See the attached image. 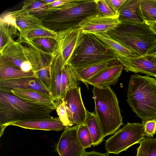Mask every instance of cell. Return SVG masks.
<instances>
[{
	"instance_id": "1",
	"label": "cell",
	"mask_w": 156,
	"mask_h": 156,
	"mask_svg": "<svg viewBox=\"0 0 156 156\" xmlns=\"http://www.w3.org/2000/svg\"><path fill=\"white\" fill-rule=\"evenodd\" d=\"M53 110L46 105L22 99L8 92L0 91V137L5 128L13 122L51 118Z\"/></svg>"
},
{
	"instance_id": "2",
	"label": "cell",
	"mask_w": 156,
	"mask_h": 156,
	"mask_svg": "<svg viewBox=\"0 0 156 156\" xmlns=\"http://www.w3.org/2000/svg\"><path fill=\"white\" fill-rule=\"evenodd\" d=\"M126 101L143 120L156 119V80L148 75H131Z\"/></svg>"
},
{
	"instance_id": "3",
	"label": "cell",
	"mask_w": 156,
	"mask_h": 156,
	"mask_svg": "<svg viewBox=\"0 0 156 156\" xmlns=\"http://www.w3.org/2000/svg\"><path fill=\"white\" fill-rule=\"evenodd\" d=\"M94 0H71L51 10L42 20L43 26L56 32L79 26L86 17L96 14Z\"/></svg>"
},
{
	"instance_id": "4",
	"label": "cell",
	"mask_w": 156,
	"mask_h": 156,
	"mask_svg": "<svg viewBox=\"0 0 156 156\" xmlns=\"http://www.w3.org/2000/svg\"><path fill=\"white\" fill-rule=\"evenodd\" d=\"M105 33L137 56L156 51V34L145 23L121 24Z\"/></svg>"
},
{
	"instance_id": "5",
	"label": "cell",
	"mask_w": 156,
	"mask_h": 156,
	"mask_svg": "<svg viewBox=\"0 0 156 156\" xmlns=\"http://www.w3.org/2000/svg\"><path fill=\"white\" fill-rule=\"evenodd\" d=\"M95 115L105 137L112 135L123 125L119 101L110 86L92 89Z\"/></svg>"
},
{
	"instance_id": "6",
	"label": "cell",
	"mask_w": 156,
	"mask_h": 156,
	"mask_svg": "<svg viewBox=\"0 0 156 156\" xmlns=\"http://www.w3.org/2000/svg\"><path fill=\"white\" fill-rule=\"evenodd\" d=\"M117 60L114 53L93 34H85L68 63L77 69L97 62Z\"/></svg>"
},
{
	"instance_id": "7",
	"label": "cell",
	"mask_w": 156,
	"mask_h": 156,
	"mask_svg": "<svg viewBox=\"0 0 156 156\" xmlns=\"http://www.w3.org/2000/svg\"><path fill=\"white\" fill-rule=\"evenodd\" d=\"M3 56L12 66L25 72L35 71L38 63L36 51L31 46L20 39L11 40L0 51Z\"/></svg>"
},
{
	"instance_id": "8",
	"label": "cell",
	"mask_w": 156,
	"mask_h": 156,
	"mask_svg": "<svg viewBox=\"0 0 156 156\" xmlns=\"http://www.w3.org/2000/svg\"><path fill=\"white\" fill-rule=\"evenodd\" d=\"M145 136L142 123L128 122L106 140L105 148L108 154H117L140 144Z\"/></svg>"
},
{
	"instance_id": "9",
	"label": "cell",
	"mask_w": 156,
	"mask_h": 156,
	"mask_svg": "<svg viewBox=\"0 0 156 156\" xmlns=\"http://www.w3.org/2000/svg\"><path fill=\"white\" fill-rule=\"evenodd\" d=\"M63 100L71 126L73 124L77 126L85 124L87 110L83 101L80 87L78 86L69 90Z\"/></svg>"
},
{
	"instance_id": "10",
	"label": "cell",
	"mask_w": 156,
	"mask_h": 156,
	"mask_svg": "<svg viewBox=\"0 0 156 156\" xmlns=\"http://www.w3.org/2000/svg\"><path fill=\"white\" fill-rule=\"evenodd\" d=\"M116 58L127 72L144 73L156 77V51L141 56Z\"/></svg>"
},
{
	"instance_id": "11",
	"label": "cell",
	"mask_w": 156,
	"mask_h": 156,
	"mask_svg": "<svg viewBox=\"0 0 156 156\" xmlns=\"http://www.w3.org/2000/svg\"><path fill=\"white\" fill-rule=\"evenodd\" d=\"M57 32L58 51L62 55L64 66L69 62L74 51L85 34L79 26Z\"/></svg>"
},
{
	"instance_id": "12",
	"label": "cell",
	"mask_w": 156,
	"mask_h": 156,
	"mask_svg": "<svg viewBox=\"0 0 156 156\" xmlns=\"http://www.w3.org/2000/svg\"><path fill=\"white\" fill-rule=\"evenodd\" d=\"M78 128L68 127L61 134L56 147L60 156H83L86 152L78 137Z\"/></svg>"
},
{
	"instance_id": "13",
	"label": "cell",
	"mask_w": 156,
	"mask_h": 156,
	"mask_svg": "<svg viewBox=\"0 0 156 156\" xmlns=\"http://www.w3.org/2000/svg\"><path fill=\"white\" fill-rule=\"evenodd\" d=\"M4 16L16 27L20 37H25L32 30L45 27L43 25L41 20L22 8L5 13Z\"/></svg>"
},
{
	"instance_id": "14",
	"label": "cell",
	"mask_w": 156,
	"mask_h": 156,
	"mask_svg": "<svg viewBox=\"0 0 156 156\" xmlns=\"http://www.w3.org/2000/svg\"><path fill=\"white\" fill-rule=\"evenodd\" d=\"M119 17V16L108 17L94 14L85 18L79 24V26L84 34L106 33L121 24Z\"/></svg>"
},
{
	"instance_id": "15",
	"label": "cell",
	"mask_w": 156,
	"mask_h": 156,
	"mask_svg": "<svg viewBox=\"0 0 156 156\" xmlns=\"http://www.w3.org/2000/svg\"><path fill=\"white\" fill-rule=\"evenodd\" d=\"M124 69L123 65L117 60L89 79L86 84L99 88L115 85Z\"/></svg>"
},
{
	"instance_id": "16",
	"label": "cell",
	"mask_w": 156,
	"mask_h": 156,
	"mask_svg": "<svg viewBox=\"0 0 156 156\" xmlns=\"http://www.w3.org/2000/svg\"><path fill=\"white\" fill-rule=\"evenodd\" d=\"M15 88L33 90L54 99L48 89L34 76L0 81V91H7Z\"/></svg>"
},
{
	"instance_id": "17",
	"label": "cell",
	"mask_w": 156,
	"mask_h": 156,
	"mask_svg": "<svg viewBox=\"0 0 156 156\" xmlns=\"http://www.w3.org/2000/svg\"><path fill=\"white\" fill-rule=\"evenodd\" d=\"M26 42L36 51L38 56V63L34 72L35 76L42 83L51 93L50 65L52 56L40 48L31 40H27Z\"/></svg>"
},
{
	"instance_id": "18",
	"label": "cell",
	"mask_w": 156,
	"mask_h": 156,
	"mask_svg": "<svg viewBox=\"0 0 156 156\" xmlns=\"http://www.w3.org/2000/svg\"><path fill=\"white\" fill-rule=\"evenodd\" d=\"M13 125L23 128L44 130H55L58 131L64 130L68 127L65 125L58 117L33 120L21 121L11 123Z\"/></svg>"
},
{
	"instance_id": "19",
	"label": "cell",
	"mask_w": 156,
	"mask_h": 156,
	"mask_svg": "<svg viewBox=\"0 0 156 156\" xmlns=\"http://www.w3.org/2000/svg\"><path fill=\"white\" fill-rule=\"evenodd\" d=\"M64 63L62 55L58 51L52 56L50 65L51 93L54 100L58 105L62 102L61 79Z\"/></svg>"
},
{
	"instance_id": "20",
	"label": "cell",
	"mask_w": 156,
	"mask_h": 156,
	"mask_svg": "<svg viewBox=\"0 0 156 156\" xmlns=\"http://www.w3.org/2000/svg\"><path fill=\"white\" fill-rule=\"evenodd\" d=\"M140 0H126L118 11L121 24L145 23L140 6Z\"/></svg>"
},
{
	"instance_id": "21",
	"label": "cell",
	"mask_w": 156,
	"mask_h": 156,
	"mask_svg": "<svg viewBox=\"0 0 156 156\" xmlns=\"http://www.w3.org/2000/svg\"><path fill=\"white\" fill-rule=\"evenodd\" d=\"M18 97L30 102L46 105L53 110L58 105L52 98L44 94L30 89H13L7 91Z\"/></svg>"
},
{
	"instance_id": "22",
	"label": "cell",
	"mask_w": 156,
	"mask_h": 156,
	"mask_svg": "<svg viewBox=\"0 0 156 156\" xmlns=\"http://www.w3.org/2000/svg\"><path fill=\"white\" fill-rule=\"evenodd\" d=\"M33 76L35 77L33 71L24 72L12 65L3 56L0 55V81Z\"/></svg>"
},
{
	"instance_id": "23",
	"label": "cell",
	"mask_w": 156,
	"mask_h": 156,
	"mask_svg": "<svg viewBox=\"0 0 156 156\" xmlns=\"http://www.w3.org/2000/svg\"><path fill=\"white\" fill-rule=\"evenodd\" d=\"M93 34L109 47L114 53L116 58L137 56L122 44L105 33H98Z\"/></svg>"
},
{
	"instance_id": "24",
	"label": "cell",
	"mask_w": 156,
	"mask_h": 156,
	"mask_svg": "<svg viewBox=\"0 0 156 156\" xmlns=\"http://www.w3.org/2000/svg\"><path fill=\"white\" fill-rule=\"evenodd\" d=\"M114 61H104L77 69L73 68L79 80L81 81L88 86L86 84L87 80L108 66Z\"/></svg>"
},
{
	"instance_id": "25",
	"label": "cell",
	"mask_w": 156,
	"mask_h": 156,
	"mask_svg": "<svg viewBox=\"0 0 156 156\" xmlns=\"http://www.w3.org/2000/svg\"><path fill=\"white\" fill-rule=\"evenodd\" d=\"M22 9L42 21L51 11L48 5L41 0H26L23 2Z\"/></svg>"
},
{
	"instance_id": "26",
	"label": "cell",
	"mask_w": 156,
	"mask_h": 156,
	"mask_svg": "<svg viewBox=\"0 0 156 156\" xmlns=\"http://www.w3.org/2000/svg\"><path fill=\"white\" fill-rule=\"evenodd\" d=\"M86 124L91 135L92 145L95 146L100 144L105 136L97 121L94 113L90 112L87 110Z\"/></svg>"
},
{
	"instance_id": "27",
	"label": "cell",
	"mask_w": 156,
	"mask_h": 156,
	"mask_svg": "<svg viewBox=\"0 0 156 156\" xmlns=\"http://www.w3.org/2000/svg\"><path fill=\"white\" fill-rule=\"evenodd\" d=\"M16 27L12 23L0 20V51L11 39L19 35Z\"/></svg>"
},
{
	"instance_id": "28",
	"label": "cell",
	"mask_w": 156,
	"mask_h": 156,
	"mask_svg": "<svg viewBox=\"0 0 156 156\" xmlns=\"http://www.w3.org/2000/svg\"><path fill=\"white\" fill-rule=\"evenodd\" d=\"M140 6L145 22H156V0H140Z\"/></svg>"
},
{
	"instance_id": "29",
	"label": "cell",
	"mask_w": 156,
	"mask_h": 156,
	"mask_svg": "<svg viewBox=\"0 0 156 156\" xmlns=\"http://www.w3.org/2000/svg\"><path fill=\"white\" fill-rule=\"evenodd\" d=\"M30 40L40 48L51 56H54L58 51L57 41L55 39L44 37Z\"/></svg>"
},
{
	"instance_id": "30",
	"label": "cell",
	"mask_w": 156,
	"mask_h": 156,
	"mask_svg": "<svg viewBox=\"0 0 156 156\" xmlns=\"http://www.w3.org/2000/svg\"><path fill=\"white\" fill-rule=\"evenodd\" d=\"M140 144L136 156H156V138L147 137Z\"/></svg>"
},
{
	"instance_id": "31",
	"label": "cell",
	"mask_w": 156,
	"mask_h": 156,
	"mask_svg": "<svg viewBox=\"0 0 156 156\" xmlns=\"http://www.w3.org/2000/svg\"><path fill=\"white\" fill-rule=\"evenodd\" d=\"M96 14L102 16L112 17L119 16L112 9L109 0H95Z\"/></svg>"
},
{
	"instance_id": "32",
	"label": "cell",
	"mask_w": 156,
	"mask_h": 156,
	"mask_svg": "<svg viewBox=\"0 0 156 156\" xmlns=\"http://www.w3.org/2000/svg\"><path fill=\"white\" fill-rule=\"evenodd\" d=\"M77 135L83 147L86 149L90 147L93 145V141L87 125L78 126Z\"/></svg>"
},
{
	"instance_id": "33",
	"label": "cell",
	"mask_w": 156,
	"mask_h": 156,
	"mask_svg": "<svg viewBox=\"0 0 156 156\" xmlns=\"http://www.w3.org/2000/svg\"><path fill=\"white\" fill-rule=\"evenodd\" d=\"M57 37V32L45 27L32 30L24 37L30 40L44 37H50L56 39Z\"/></svg>"
},
{
	"instance_id": "34",
	"label": "cell",
	"mask_w": 156,
	"mask_h": 156,
	"mask_svg": "<svg viewBox=\"0 0 156 156\" xmlns=\"http://www.w3.org/2000/svg\"><path fill=\"white\" fill-rule=\"evenodd\" d=\"M141 123L144 135L152 138L156 133V119L143 120Z\"/></svg>"
},
{
	"instance_id": "35",
	"label": "cell",
	"mask_w": 156,
	"mask_h": 156,
	"mask_svg": "<svg viewBox=\"0 0 156 156\" xmlns=\"http://www.w3.org/2000/svg\"><path fill=\"white\" fill-rule=\"evenodd\" d=\"M56 111L61 122L67 127L72 126L69 120L66 107L63 100L58 105Z\"/></svg>"
},
{
	"instance_id": "36",
	"label": "cell",
	"mask_w": 156,
	"mask_h": 156,
	"mask_svg": "<svg viewBox=\"0 0 156 156\" xmlns=\"http://www.w3.org/2000/svg\"><path fill=\"white\" fill-rule=\"evenodd\" d=\"M126 0H109V3L114 11L117 13Z\"/></svg>"
},
{
	"instance_id": "37",
	"label": "cell",
	"mask_w": 156,
	"mask_h": 156,
	"mask_svg": "<svg viewBox=\"0 0 156 156\" xmlns=\"http://www.w3.org/2000/svg\"><path fill=\"white\" fill-rule=\"evenodd\" d=\"M71 0H55V1L50 4L47 5L48 8L51 10L59 7L70 2Z\"/></svg>"
},
{
	"instance_id": "38",
	"label": "cell",
	"mask_w": 156,
	"mask_h": 156,
	"mask_svg": "<svg viewBox=\"0 0 156 156\" xmlns=\"http://www.w3.org/2000/svg\"><path fill=\"white\" fill-rule=\"evenodd\" d=\"M83 156H108L105 154L101 153L95 151L86 152Z\"/></svg>"
},
{
	"instance_id": "39",
	"label": "cell",
	"mask_w": 156,
	"mask_h": 156,
	"mask_svg": "<svg viewBox=\"0 0 156 156\" xmlns=\"http://www.w3.org/2000/svg\"><path fill=\"white\" fill-rule=\"evenodd\" d=\"M145 23L156 34V22H145Z\"/></svg>"
},
{
	"instance_id": "40",
	"label": "cell",
	"mask_w": 156,
	"mask_h": 156,
	"mask_svg": "<svg viewBox=\"0 0 156 156\" xmlns=\"http://www.w3.org/2000/svg\"><path fill=\"white\" fill-rule=\"evenodd\" d=\"M41 1L46 4L47 5L50 4L55 1V0H41Z\"/></svg>"
},
{
	"instance_id": "41",
	"label": "cell",
	"mask_w": 156,
	"mask_h": 156,
	"mask_svg": "<svg viewBox=\"0 0 156 156\" xmlns=\"http://www.w3.org/2000/svg\"></svg>"
}]
</instances>
